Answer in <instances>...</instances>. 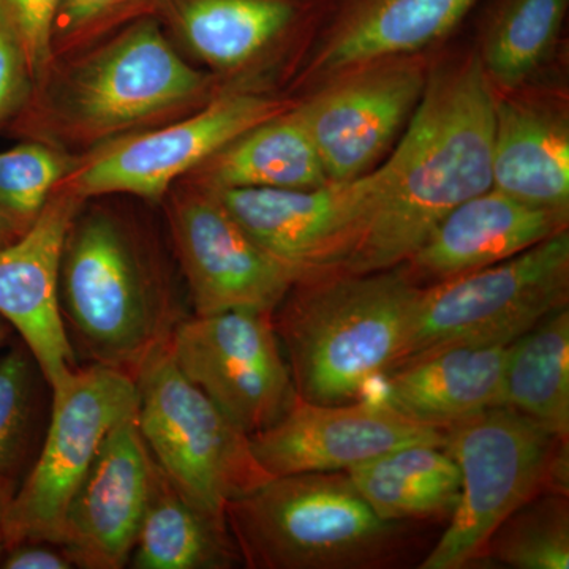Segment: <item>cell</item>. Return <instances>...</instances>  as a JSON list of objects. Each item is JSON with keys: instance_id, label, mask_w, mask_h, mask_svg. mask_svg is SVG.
<instances>
[{"instance_id": "cell-9", "label": "cell", "mask_w": 569, "mask_h": 569, "mask_svg": "<svg viewBox=\"0 0 569 569\" xmlns=\"http://www.w3.org/2000/svg\"><path fill=\"white\" fill-rule=\"evenodd\" d=\"M168 350L182 376L249 437L274 426L298 397L272 312L183 318Z\"/></svg>"}, {"instance_id": "cell-12", "label": "cell", "mask_w": 569, "mask_h": 569, "mask_svg": "<svg viewBox=\"0 0 569 569\" xmlns=\"http://www.w3.org/2000/svg\"><path fill=\"white\" fill-rule=\"evenodd\" d=\"M280 111V103L253 93L222 97L186 121L114 146L71 174L69 190L80 198L129 193L159 200L179 176Z\"/></svg>"}, {"instance_id": "cell-3", "label": "cell", "mask_w": 569, "mask_h": 569, "mask_svg": "<svg viewBox=\"0 0 569 569\" xmlns=\"http://www.w3.org/2000/svg\"><path fill=\"white\" fill-rule=\"evenodd\" d=\"M250 569H388L407 560V522L381 519L347 471L269 479L224 509Z\"/></svg>"}, {"instance_id": "cell-19", "label": "cell", "mask_w": 569, "mask_h": 569, "mask_svg": "<svg viewBox=\"0 0 569 569\" xmlns=\"http://www.w3.org/2000/svg\"><path fill=\"white\" fill-rule=\"evenodd\" d=\"M508 348L451 347L415 359L381 377L378 400L445 432L488 408L503 406Z\"/></svg>"}, {"instance_id": "cell-20", "label": "cell", "mask_w": 569, "mask_h": 569, "mask_svg": "<svg viewBox=\"0 0 569 569\" xmlns=\"http://www.w3.org/2000/svg\"><path fill=\"white\" fill-rule=\"evenodd\" d=\"M492 189L538 208L569 209L567 119L538 103L496 99Z\"/></svg>"}, {"instance_id": "cell-24", "label": "cell", "mask_w": 569, "mask_h": 569, "mask_svg": "<svg viewBox=\"0 0 569 569\" xmlns=\"http://www.w3.org/2000/svg\"><path fill=\"white\" fill-rule=\"evenodd\" d=\"M217 189H317L328 183L312 138L298 116L258 123L213 156Z\"/></svg>"}, {"instance_id": "cell-35", "label": "cell", "mask_w": 569, "mask_h": 569, "mask_svg": "<svg viewBox=\"0 0 569 569\" xmlns=\"http://www.w3.org/2000/svg\"><path fill=\"white\" fill-rule=\"evenodd\" d=\"M28 228L29 224L22 223L17 217L0 208V249L17 241Z\"/></svg>"}, {"instance_id": "cell-26", "label": "cell", "mask_w": 569, "mask_h": 569, "mask_svg": "<svg viewBox=\"0 0 569 569\" xmlns=\"http://www.w3.org/2000/svg\"><path fill=\"white\" fill-rule=\"evenodd\" d=\"M288 0H189L183 37L204 61L234 67L268 47L293 21Z\"/></svg>"}, {"instance_id": "cell-6", "label": "cell", "mask_w": 569, "mask_h": 569, "mask_svg": "<svg viewBox=\"0 0 569 569\" xmlns=\"http://www.w3.org/2000/svg\"><path fill=\"white\" fill-rule=\"evenodd\" d=\"M134 381L142 440L193 507L224 519L231 501L272 479L254 458L250 437L182 376L168 343L142 362Z\"/></svg>"}, {"instance_id": "cell-34", "label": "cell", "mask_w": 569, "mask_h": 569, "mask_svg": "<svg viewBox=\"0 0 569 569\" xmlns=\"http://www.w3.org/2000/svg\"><path fill=\"white\" fill-rule=\"evenodd\" d=\"M118 2L119 0H62L56 20L62 22L66 31L82 28L102 17Z\"/></svg>"}, {"instance_id": "cell-23", "label": "cell", "mask_w": 569, "mask_h": 569, "mask_svg": "<svg viewBox=\"0 0 569 569\" xmlns=\"http://www.w3.org/2000/svg\"><path fill=\"white\" fill-rule=\"evenodd\" d=\"M236 563H241V557L228 531L227 520L193 507L157 467L130 567L227 569Z\"/></svg>"}, {"instance_id": "cell-11", "label": "cell", "mask_w": 569, "mask_h": 569, "mask_svg": "<svg viewBox=\"0 0 569 569\" xmlns=\"http://www.w3.org/2000/svg\"><path fill=\"white\" fill-rule=\"evenodd\" d=\"M365 66L295 111L329 182L372 171L425 91L427 78L418 63L380 59Z\"/></svg>"}, {"instance_id": "cell-31", "label": "cell", "mask_w": 569, "mask_h": 569, "mask_svg": "<svg viewBox=\"0 0 569 569\" xmlns=\"http://www.w3.org/2000/svg\"><path fill=\"white\" fill-rule=\"evenodd\" d=\"M62 0H0V26L17 40L28 70L39 73L51 56L52 26Z\"/></svg>"}, {"instance_id": "cell-16", "label": "cell", "mask_w": 569, "mask_h": 569, "mask_svg": "<svg viewBox=\"0 0 569 569\" xmlns=\"http://www.w3.org/2000/svg\"><path fill=\"white\" fill-rule=\"evenodd\" d=\"M204 77L179 58L153 22L123 33L71 82V114L92 133H111L178 107Z\"/></svg>"}, {"instance_id": "cell-29", "label": "cell", "mask_w": 569, "mask_h": 569, "mask_svg": "<svg viewBox=\"0 0 569 569\" xmlns=\"http://www.w3.org/2000/svg\"><path fill=\"white\" fill-rule=\"evenodd\" d=\"M61 157L43 144L0 151V208L31 224L63 174Z\"/></svg>"}, {"instance_id": "cell-25", "label": "cell", "mask_w": 569, "mask_h": 569, "mask_svg": "<svg viewBox=\"0 0 569 569\" xmlns=\"http://www.w3.org/2000/svg\"><path fill=\"white\" fill-rule=\"evenodd\" d=\"M503 406L569 437V310L542 318L508 348Z\"/></svg>"}, {"instance_id": "cell-13", "label": "cell", "mask_w": 569, "mask_h": 569, "mask_svg": "<svg viewBox=\"0 0 569 569\" xmlns=\"http://www.w3.org/2000/svg\"><path fill=\"white\" fill-rule=\"evenodd\" d=\"M254 458L272 478L348 468L408 445L443 447L445 432L381 400L321 406L296 397L274 426L250 437Z\"/></svg>"}, {"instance_id": "cell-36", "label": "cell", "mask_w": 569, "mask_h": 569, "mask_svg": "<svg viewBox=\"0 0 569 569\" xmlns=\"http://www.w3.org/2000/svg\"><path fill=\"white\" fill-rule=\"evenodd\" d=\"M13 496V489L10 488V482L6 477H0V556L6 549V533H3V520H6L7 507Z\"/></svg>"}, {"instance_id": "cell-21", "label": "cell", "mask_w": 569, "mask_h": 569, "mask_svg": "<svg viewBox=\"0 0 569 569\" xmlns=\"http://www.w3.org/2000/svg\"><path fill=\"white\" fill-rule=\"evenodd\" d=\"M478 0H351L326 44L321 67H347L395 58L436 43Z\"/></svg>"}, {"instance_id": "cell-10", "label": "cell", "mask_w": 569, "mask_h": 569, "mask_svg": "<svg viewBox=\"0 0 569 569\" xmlns=\"http://www.w3.org/2000/svg\"><path fill=\"white\" fill-rule=\"evenodd\" d=\"M378 170L317 189H217L213 197L263 247L301 277L335 271L365 227Z\"/></svg>"}, {"instance_id": "cell-14", "label": "cell", "mask_w": 569, "mask_h": 569, "mask_svg": "<svg viewBox=\"0 0 569 569\" xmlns=\"http://www.w3.org/2000/svg\"><path fill=\"white\" fill-rule=\"evenodd\" d=\"M171 222L194 316L231 309L274 312L299 279L257 244L211 192L183 198Z\"/></svg>"}, {"instance_id": "cell-37", "label": "cell", "mask_w": 569, "mask_h": 569, "mask_svg": "<svg viewBox=\"0 0 569 569\" xmlns=\"http://www.w3.org/2000/svg\"><path fill=\"white\" fill-rule=\"evenodd\" d=\"M7 335H9V329L7 326L0 321V346H2L3 340H6Z\"/></svg>"}, {"instance_id": "cell-22", "label": "cell", "mask_w": 569, "mask_h": 569, "mask_svg": "<svg viewBox=\"0 0 569 569\" xmlns=\"http://www.w3.org/2000/svg\"><path fill=\"white\" fill-rule=\"evenodd\" d=\"M356 489L391 522L449 520L460 497V473L447 449L408 445L348 468Z\"/></svg>"}, {"instance_id": "cell-18", "label": "cell", "mask_w": 569, "mask_h": 569, "mask_svg": "<svg viewBox=\"0 0 569 569\" xmlns=\"http://www.w3.org/2000/svg\"><path fill=\"white\" fill-rule=\"evenodd\" d=\"M568 230V211L538 208L490 189L448 213L406 263L426 288L500 263Z\"/></svg>"}, {"instance_id": "cell-5", "label": "cell", "mask_w": 569, "mask_h": 569, "mask_svg": "<svg viewBox=\"0 0 569 569\" xmlns=\"http://www.w3.org/2000/svg\"><path fill=\"white\" fill-rule=\"evenodd\" d=\"M460 473L458 507L421 569H462L485 557L493 531L516 509L550 490L568 496V438L497 406L445 430Z\"/></svg>"}, {"instance_id": "cell-27", "label": "cell", "mask_w": 569, "mask_h": 569, "mask_svg": "<svg viewBox=\"0 0 569 569\" xmlns=\"http://www.w3.org/2000/svg\"><path fill=\"white\" fill-rule=\"evenodd\" d=\"M568 3L569 0H501L479 54L490 81L512 89L529 80L559 39Z\"/></svg>"}, {"instance_id": "cell-30", "label": "cell", "mask_w": 569, "mask_h": 569, "mask_svg": "<svg viewBox=\"0 0 569 569\" xmlns=\"http://www.w3.org/2000/svg\"><path fill=\"white\" fill-rule=\"evenodd\" d=\"M36 361L14 350L0 359V477L20 462L36 411Z\"/></svg>"}, {"instance_id": "cell-28", "label": "cell", "mask_w": 569, "mask_h": 569, "mask_svg": "<svg viewBox=\"0 0 569 569\" xmlns=\"http://www.w3.org/2000/svg\"><path fill=\"white\" fill-rule=\"evenodd\" d=\"M488 559L515 569H568V496L545 490L516 509L490 537Z\"/></svg>"}, {"instance_id": "cell-4", "label": "cell", "mask_w": 569, "mask_h": 569, "mask_svg": "<svg viewBox=\"0 0 569 569\" xmlns=\"http://www.w3.org/2000/svg\"><path fill=\"white\" fill-rule=\"evenodd\" d=\"M59 305L74 355L133 377L183 320L137 239L103 212L71 223Z\"/></svg>"}, {"instance_id": "cell-17", "label": "cell", "mask_w": 569, "mask_h": 569, "mask_svg": "<svg viewBox=\"0 0 569 569\" xmlns=\"http://www.w3.org/2000/svg\"><path fill=\"white\" fill-rule=\"evenodd\" d=\"M156 470L137 413L123 418L108 432L67 509L61 548L74 567L122 569L129 565Z\"/></svg>"}, {"instance_id": "cell-8", "label": "cell", "mask_w": 569, "mask_h": 569, "mask_svg": "<svg viewBox=\"0 0 569 569\" xmlns=\"http://www.w3.org/2000/svg\"><path fill=\"white\" fill-rule=\"evenodd\" d=\"M137 408L134 377L112 367H77L66 383L52 389L50 426L39 459L7 507L6 548L24 542L61 548L74 493L108 432Z\"/></svg>"}, {"instance_id": "cell-15", "label": "cell", "mask_w": 569, "mask_h": 569, "mask_svg": "<svg viewBox=\"0 0 569 569\" xmlns=\"http://www.w3.org/2000/svg\"><path fill=\"white\" fill-rule=\"evenodd\" d=\"M80 200L69 189L48 198L28 230L0 249V316L20 332L51 389L66 383L77 369V355L63 328L59 279Z\"/></svg>"}, {"instance_id": "cell-1", "label": "cell", "mask_w": 569, "mask_h": 569, "mask_svg": "<svg viewBox=\"0 0 569 569\" xmlns=\"http://www.w3.org/2000/svg\"><path fill=\"white\" fill-rule=\"evenodd\" d=\"M493 111L479 54L427 77L406 133L377 168L365 227L335 271L366 274L406 263L449 212L492 189Z\"/></svg>"}, {"instance_id": "cell-7", "label": "cell", "mask_w": 569, "mask_h": 569, "mask_svg": "<svg viewBox=\"0 0 569 569\" xmlns=\"http://www.w3.org/2000/svg\"><path fill=\"white\" fill-rule=\"evenodd\" d=\"M569 302V233L422 288L396 367L462 346H511Z\"/></svg>"}, {"instance_id": "cell-33", "label": "cell", "mask_w": 569, "mask_h": 569, "mask_svg": "<svg viewBox=\"0 0 569 569\" xmlns=\"http://www.w3.org/2000/svg\"><path fill=\"white\" fill-rule=\"evenodd\" d=\"M50 542H24L14 546L2 561L6 569H70L73 568L69 553Z\"/></svg>"}, {"instance_id": "cell-2", "label": "cell", "mask_w": 569, "mask_h": 569, "mask_svg": "<svg viewBox=\"0 0 569 569\" xmlns=\"http://www.w3.org/2000/svg\"><path fill=\"white\" fill-rule=\"evenodd\" d=\"M421 291L403 266L296 280L272 323L299 399L321 406L365 399L395 365Z\"/></svg>"}, {"instance_id": "cell-32", "label": "cell", "mask_w": 569, "mask_h": 569, "mask_svg": "<svg viewBox=\"0 0 569 569\" xmlns=\"http://www.w3.org/2000/svg\"><path fill=\"white\" fill-rule=\"evenodd\" d=\"M26 71H29L28 63L21 48L0 26V122L17 107L24 89Z\"/></svg>"}]
</instances>
